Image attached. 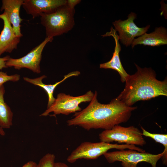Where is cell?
Returning a JSON list of instances; mask_svg holds the SVG:
<instances>
[{"instance_id": "obj_1", "label": "cell", "mask_w": 167, "mask_h": 167, "mask_svg": "<svg viewBox=\"0 0 167 167\" xmlns=\"http://www.w3.org/2000/svg\"><path fill=\"white\" fill-rule=\"evenodd\" d=\"M95 91L88 106L76 112L74 117L67 122L68 126H78L84 129H101L108 130L114 126L127 122L136 107L129 106L116 98L107 104H102L97 99Z\"/></svg>"}, {"instance_id": "obj_2", "label": "cell", "mask_w": 167, "mask_h": 167, "mask_svg": "<svg viewBox=\"0 0 167 167\" xmlns=\"http://www.w3.org/2000/svg\"><path fill=\"white\" fill-rule=\"evenodd\" d=\"M137 69L134 74H129L123 91L116 98L128 106L138 101L167 96V80H157L156 73L151 68H141L135 64Z\"/></svg>"}, {"instance_id": "obj_3", "label": "cell", "mask_w": 167, "mask_h": 167, "mask_svg": "<svg viewBox=\"0 0 167 167\" xmlns=\"http://www.w3.org/2000/svg\"><path fill=\"white\" fill-rule=\"evenodd\" d=\"M75 9L66 4L49 13L40 15L41 24L45 29L46 37L61 35L71 30L75 24Z\"/></svg>"}, {"instance_id": "obj_4", "label": "cell", "mask_w": 167, "mask_h": 167, "mask_svg": "<svg viewBox=\"0 0 167 167\" xmlns=\"http://www.w3.org/2000/svg\"><path fill=\"white\" fill-rule=\"evenodd\" d=\"M117 149L120 150L128 149L140 152L145 151L133 145L118 144L100 142L92 143L85 142L81 143L68 156L67 161L73 163L79 159L93 160L103 155L109 149Z\"/></svg>"}, {"instance_id": "obj_5", "label": "cell", "mask_w": 167, "mask_h": 167, "mask_svg": "<svg viewBox=\"0 0 167 167\" xmlns=\"http://www.w3.org/2000/svg\"><path fill=\"white\" fill-rule=\"evenodd\" d=\"M94 95V93L91 90L83 95L78 96L59 93L52 105L40 116H46L51 112L55 115H68L80 111L82 109L79 106V104L82 102H90Z\"/></svg>"}, {"instance_id": "obj_6", "label": "cell", "mask_w": 167, "mask_h": 167, "mask_svg": "<svg viewBox=\"0 0 167 167\" xmlns=\"http://www.w3.org/2000/svg\"><path fill=\"white\" fill-rule=\"evenodd\" d=\"M164 152L163 151L156 155L145 152H137L136 150L129 149L107 152L103 155L109 163L121 161L123 167H137V164L142 162L148 163L152 167H156L157 162L161 158Z\"/></svg>"}, {"instance_id": "obj_7", "label": "cell", "mask_w": 167, "mask_h": 167, "mask_svg": "<svg viewBox=\"0 0 167 167\" xmlns=\"http://www.w3.org/2000/svg\"><path fill=\"white\" fill-rule=\"evenodd\" d=\"M99 136L101 142L107 143L114 141L142 146L146 144L142 132L133 126L124 127L117 125L111 129L104 130L99 134Z\"/></svg>"}, {"instance_id": "obj_8", "label": "cell", "mask_w": 167, "mask_h": 167, "mask_svg": "<svg viewBox=\"0 0 167 167\" xmlns=\"http://www.w3.org/2000/svg\"><path fill=\"white\" fill-rule=\"evenodd\" d=\"M53 40V37H46L41 43L24 56L18 58L10 57L6 62V66L7 67H13L18 70L26 68L34 73H40V63L43 50L47 43L51 42Z\"/></svg>"}, {"instance_id": "obj_9", "label": "cell", "mask_w": 167, "mask_h": 167, "mask_svg": "<svg viewBox=\"0 0 167 167\" xmlns=\"http://www.w3.org/2000/svg\"><path fill=\"white\" fill-rule=\"evenodd\" d=\"M136 17V14L131 12L126 19H120L113 23L115 30L118 32L119 40L126 46L131 45L135 37L140 36L145 33L150 27V25L143 28L138 27L134 21Z\"/></svg>"}, {"instance_id": "obj_10", "label": "cell", "mask_w": 167, "mask_h": 167, "mask_svg": "<svg viewBox=\"0 0 167 167\" xmlns=\"http://www.w3.org/2000/svg\"><path fill=\"white\" fill-rule=\"evenodd\" d=\"M67 2L66 0H24L22 6L34 19L41 13H51Z\"/></svg>"}, {"instance_id": "obj_11", "label": "cell", "mask_w": 167, "mask_h": 167, "mask_svg": "<svg viewBox=\"0 0 167 167\" xmlns=\"http://www.w3.org/2000/svg\"><path fill=\"white\" fill-rule=\"evenodd\" d=\"M4 26L0 34V56L5 52H11L16 49L20 42V37L15 33L11 24L6 15L4 13L0 15Z\"/></svg>"}, {"instance_id": "obj_12", "label": "cell", "mask_w": 167, "mask_h": 167, "mask_svg": "<svg viewBox=\"0 0 167 167\" xmlns=\"http://www.w3.org/2000/svg\"><path fill=\"white\" fill-rule=\"evenodd\" d=\"M103 37L112 36L114 38L115 42L114 52L111 59L109 61L100 64V68L103 69H110L117 71L120 75L121 80L122 82H125L126 78L128 75L123 68L119 57V53L121 50L119 43V37L116 31L111 27L109 32L102 35Z\"/></svg>"}, {"instance_id": "obj_13", "label": "cell", "mask_w": 167, "mask_h": 167, "mask_svg": "<svg viewBox=\"0 0 167 167\" xmlns=\"http://www.w3.org/2000/svg\"><path fill=\"white\" fill-rule=\"evenodd\" d=\"M24 0H2L1 11H4L16 35L19 37L23 35L21 32L20 24L23 19L20 16V7Z\"/></svg>"}, {"instance_id": "obj_14", "label": "cell", "mask_w": 167, "mask_h": 167, "mask_svg": "<svg viewBox=\"0 0 167 167\" xmlns=\"http://www.w3.org/2000/svg\"><path fill=\"white\" fill-rule=\"evenodd\" d=\"M167 44V31L162 26L156 28L154 32L145 33L138 38L135 39L131 44L132 48L137 45L149 46H159Z\"/></svg>"}, {"instance_id": "obj_15", "label": "cell", "mask_w": 167, "mask_h": 167, "mask_svg": "<svg viewBox=\"0 0 167 167\" xmlns=\"http://www.w3.org/2000/svg\"><path fill=\"white\" fill-rule=\"evenodd\" d=\"M80 74V72L77 71L71 72L65 75L64 78L62 80L55 83L54 84H44L42 82V80L46 77V76L45 75L33 79L24 77L23 79L26 82L41 87L46 92L48 99L47 106V108H48L52 105L55 100V98L54 97L53 94L56 87L67 78L72 76H78Z\"/></svg>"}, {"instance_id": "obj_16", "label": "cell", "mask_w": 167, "mask_h": 167, "mask_svg": "<svg viewBox=\"0 0 167 167\" xmlns=\"http://www.w3.org/2000/svg\"><path fill=\"white\" fill-rule=\"evenodd\" d=\"M5 89L3 85L0 86V127L9 128L12 125L13 113L4 100Z\"/></svg>"}, {"instance_id": "obj_17", "label": "cell", "mask_w": 167, "mask_h": 167, "mask_svg": "<svg viewBox=\"0 0 167 167\" xmlns=\"http://www.w3.org/2000/svg\"><path fill=\"white\" fill-rule=\"evenodd\" d=\"M142 130V135L146 137H150L154 140L156 142L162 144L164 147V153L161 157L163 163L167 165V134L152 133H150L142 127H141Z\"/></svg>"}, {"instance_id": "obj_18", "label": "cell", "mask_w": 167, "mask_h": 167, "mask_svg": "<svg viewBox=\"0 0 167 167\" xmlns=\"http://www.w3.org/2000/svg\"><path fill=\"white\" fill-rule=\"evenodd\" d=\"M55 158L54 154L47 153L40 160L36 167H54Z\"/></svg>"}, {"instance_id": "obj_19", "label": "cell", "mask_w": 167, "mask_h": 167, "mask_svg": "<svg viewBox=\"0 0 167 167\" xmlns=\"http://www.w3.org/2000/svg\"><path fill=\"white\" fill-rule=\"evenodd\" d=\"M20 79V75L18 74L8 75L6 72L0 71V86L9 81H18Z\"/></svg>"}, {"instance_id": "obj_20", "label": "cell", "mask_w": 167, "mask_h": 167, "mask_svg": "<svg viewBox=\"0 0 167 167\" xmlns=\"http://www.w3.org/2000/svg\"><path fill=\"white\" fill-rule=\"evenodd\" d=\"M10 58L9 56L7 55L3 58H0V70L7 67L6 66V62Z\"/></svg>"}, {"instance_id": "obj_21", "label": "cell", "mask_w": 167, "mask_h": 167, "mask_svg": "<svg viewBox=\"0 0 167 167\" xmlns=\"http://www.w3.org/2000/svg\"><path fill=\"white\" fill-rule=\"evenodd\" d=\"M81 1L80 0H67V4L71 7L74 8L75 6Z\"/></svg>"}, {"instance_id": "obj_22", "label": "cell", "mask_w": 167, "mask_h": 167, "mask_svg": "<svg viewBox=\"0 0 167 167\" xmlns=\"http://www.w3.org/2000/svg\"><path fill=\"white\" fill-rule=\"evenodd\" d=\"M37 164L33 161H30L25 164L22 167H36Z\"/></svg>"}, {"instance_id": "obj_23", "label": "cell", "mask_w": 167, "mask_h": 167, "mask_svg": "<svg viewBox=\"0 0 167 167\" xmlns=\"http://www.w3.org/2000/svg\"><path fill=\"white\" fill-rule=\"evenodd\" d=\"M54 167H69L66 164L61 162H55Z\"/></svg>"}, {"instance_id": "obj_24", "label": "cell", "mask_w": 167, "mask_h": 167, "mask_svg": "<svg viewBox=\"0 0 167 167\" xmlns=\"http://www.w3.org/2000/svg\"><path fill=\"white\" fill-rule=\"evenodd\" d=\"M0 135H2L4 136L5 135V133L3 129L0 127Z\"/></svg>"}]
</instances>
